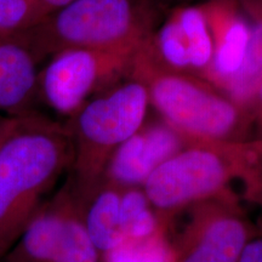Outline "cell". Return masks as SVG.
<instances>
[{"label": "cell", "mask_w": 262, "mask_h": 262, "mask_svg": "<svg viewBox=\"0 0 262 262\" xmlns=\"http://www.w3.org/2000/svg\"><path fill=\"white\" fill-rule=\"evenodd\" d=\"M39 61L19 37L0 35V114L37 112Z\"/></svg>", "instance_id": "10"}, {"label": "cell", "mask_w": 262, "mask_h": 262, "mask_svg": "<svg viewBox=\"0 0 262 262\" xmlns=\"http://www.w3.org/2000/svg\"><path fill=\"white\" fill-rule=\"evenodd\" d=\"M120 226L124 239H141L166 231L142 187L123 188Z\"/></svg>", "instance_id": "15"}, {"label": "cell", "mask_w": 262, "mask_h": 262, "mask_svg": "<svg viewBox=\"0 0 262 262\" xmlns=\"http://www.w3.org/2000/svg\"><path fill=\"white\" fill-rule=\"evenodd\" d=\"M0 262H3V260H2V257H0Z\"/></svg>", "instance_id": "25"}, {"label": "cell", "mask_w": 262, "mask_h": 262, "mask_svg": "<svg viewBox=\"0 0 262 262\" xmlns=\"http://www.w3.org/2000/svg\"><path fill=\"white\" fill-rule=\"evenodd\" d=\"M47 15L41 0H0V35L21 37Z\"/></svg>", "instance_id": "18"}, {"label": "cell", "mask_w": 262, "mask_h": 262, "mask_svg": "<svg viewBox=\"0 0 262 262\" xmlns=\"http://www.w3.org/2000/svg\"><path fill=\"white\" fill-rule=\"evenodd\" d=\"M140 49L74 48L51 55L39 70V100L68 119L91 97L126 77Z\"/></svg>", "instance_id": "6"}, {"label": "cell", "mask_w": 262, "mask_h": 262, "mask_svg": "<svg viewBox=\"0 0 262 262\" xmlns=\"http://www.w3.org/2000/svg\"><path fill=\"white\" fill-rule=\"evenodd\" d=\"M187 35L192 54V72L203 78L212 60V38L208 18L202 5H188L173 10Z\"/></svg>", "instance_id": "16"}, {"label": "cell", "mask_w": 262, "mask_h": 262, "mask_svg": "<svg viewBox=\"0 0 262 262\" xmlns=\"http://www.w3.org/2000/svg\"><path fill=\"white\" fill-rule=\"evenodd\" d=\"M239 181L243 185V201L256 205L262 211V153L249 164Z\"/></svg>", "instance_id": "19"}, {"label": "cell", "mask_w": 262, "mask_h": 262, "mask_svg": "<svg viewBox=\"0 0 262 262\" xmlns=\"http://www.w3.org/2000/svg\"><path fill=\"white\" fill-rule=\"evenodd\" d=\"M248 111L254 118L255 126L260 122H262V80L256 91H255L250 103L248 104Z\"/></svg>", "instance_id": "22"}, {"label": "cell", "mask_w": 262, "mask_h": 262, "mask_svg": "<svg viewBox=\"0 0 262 262\" xmlns=\"http://www.w3.org/2000/svg\"><path fill=\"white\" fill-rule=\"evenodd\" d=\"M22 118H24V116L11 117L5 116V114H0V146L19 126V124L22 122Z\"/></svg>", "instance_id": "21"}, {"label": "cell", "mask_w": 262, "mask_h": 262, "mask_svg": "<svg viewBox=\"0 0 262 262\" xmlns=\"http://www.w3.org/2000/svg\"><path fill=\"white\" fill-rule=\"evenodd\" d=\"M72 162L73 145L64 124L38 112L24 116L0 146V257Z\"/></svg>", "instance_id": "1"}, {"label": "cell", "mask_w": 262, "mask_h": 262, "mask_svg": "<svg viewBox=\"0 0 262 262\" xmlns=\"http://www.w3.org/2000/svg\"><path fill=\"white\" fill-rule=\"evenodd\" d=\"M122 193L123 187L102 179L81 204L84 226L100 255L112 250L124 241L120 226Z\"/></svg>", "instance_id": "12"}, {"label": "cell", "mask_w": 262, "mask_h": 262, "mask_svg": "<svg viewBox=\"0 0 262 262\" xmlns=\"http://www.w3.org/2000/svg\"><path fill=\"white\" fill-rule=\"evenodd\" d=\"M149 106L146 84L129 73L68 118L64 126L73 145L68 178L80 204L98 186L112 153L146 122Z\"/></svg>", "instance_id": "4"}, {"label": "cell", "mask_w": 262, "mask_h": 262, "mask_svg": "<svg viewBox=\"0 0 262 262\" xmlns=\"http://www.w3.org/2000/svg\"><path fill=\"white\" fill-rule=\"evenodd\" d=\"M256 129V133L254 134L253 137H251V142H253V146L255 148V152L257 155H261L262 153V122H260L255 126Z\"/></svg>", "instance_id": "23"}, {"label": "cell", "mask_w": 262, "mask_h": 262, "mask_svg": "<svg viewBox=\"0 0 262 262\" xmlns=\"http://www.w3.org/2000/svg\"><path fill=\"white\" fill-rule=\"evenodd\" d=\"M70 2H72V0H41L42 4H44L45 8L48 9L49 14H50L51 11H54V10L61 8V6L68 4Z\"/></svg>", "instance_id": "24"}, {"label": "cell", "mask_w": 262, "mask_h": 262, "mask_svg": "<svg viewBox=\"0 0 262 262\" xmlns=\"http://www.w3.org/2000/svg\"><path fill=\"white\" fill-rule=\"evenodd\" d=\"M129 73L146 84L150 106L160 119L188 139L243 142L253 137L250 112L203 78L163 70L141 49Z\"/></svg>", "instance_id": "3"}, {"label": "cell", "mask_w": 262, "mask_h": 262, "mask_svg": "<svg viewBox=\"0 0 262 262\" xmlns=\"http://www.w3.org/2000/svg\"><path fill=\"white\" fill-rule=\"evenodd\" d=\"M187 210V225L171 241V262H237L248 242L262 231L232 188Z\"/></svg>", "instance_id": "7"}, {"label": "cell", "mask_w": 262, "mask_h": 262, "mask_svg": "<svg viewBox=\"0 0 262 262\" xmlns=\"http://www.w3.org/2000/svg\"><path fill=\"white\" fill-rule=\"evenodd\" d=\"M172 243L166 231L141 239H124L101 255L102 262H171Z\"/></svg>", "instance_id": "17"}, {"label": "cell", "mask_w": 262, "mask_h": 262, "mask_svg": "<svg viewBox=\"0 0 262 262\" xmlns=\"http://www.w3.org/2000/svg\"><path fill=\"white\" fill-rule=\"evenodd\" d=\"M192 141L160 118L146 119L142 126L112 153L102 179L123 188L142 187L160 164Z\"/></svg>", "instance_id": "8"}, {"label": "cell", "mask_w": 262, "mask_h": 262, "mask_svg": "<svg viewBox=\"0 0 262 262\" xmlns=\"http://www.w3.org/2000/svg\"><path fill=\"white\" fill-rule=\"evenodd\" d=\"M73 186L67 178L52 198L44 201L14 245L2 257L3 262H50L60 242Z\"/></svg>", "instance_id": "11"}, {"label": "cell", "mask_w": 262, "mask_h": 262, "mask_svg": "<svg viewBox=\"0 0 262 262\" xmlns=\"http://www.w3.org/2000/svg\"><path fill=\"white\" fill-rule=\"evenodd\" d=\"M157 0H72L19 39L41 63L66 49L137 50L157 28Z\"/></svg>", "instance_id": "2"}, {"label": "cell", "mask_w": 262, "mask_h": 262, "mask_svg": "<svg viewBox=\"0 0 262 262\" xmlns=\"http://www.w3.org/2000/svg\"><path fill=\"white\" fill-rule=\"evenodd\" d=\"M255 157L251 140H193L160 164L142 188L164 227L171 232L180 212L231 189V183L241 180Z\"/></svg>", "instance_id": "5"}, {"label": "cell", "mask_w": 262, "mask_h": 262, "mask_svg": "<svg viewBox=\"0 0 262 262\" xmlns=\"http://www.w3.org/2000/svg\"><path fill=\"white\" fill-rule=\"evenodd\" d=\"M242 8L250 21V41L243 67L225 94L248 110L262 80V0H243Z\"/></svg>", "instance_id": "13"}, {"label": "cell", "mask_w": 262, "mask_h": 262, "mask_svg": "<svg viewBox=\"0 0 262 262\" xmlns=\"http://www.w3.org/2000/svg\"><path fill=\"white\" fill-rule=\"evenodd\" d=\"M100 261L101 255L88 235L83 220V208L73 189V196L66 212L60 242L50 262Z\"/></svg>", "instance_id": "14"}, {"label": "cell", "mask_w": 262, "mask_h": 262, "mask_svg": "<svg viewBox=\"0 0 262 262\" xmlns=\"http://www.w3.org/2000/svg\"><path fill=\"white\" fill-rule=\"evenodd\" d=\"M237 262H262V231L248 242Z\"/></svg>", "instance_id": "20"}, {"label": "cell", "mask_w": 262, "mask_h": 262, "mask_svg": "<svg viewBox=\"0 0 262 262\" xmlns=\"http://www.w3.org/2000/svg\"><path fill=\"white\" fill-rule=\"evenodd\" d=\"M202 6L212 38V60L203 79L225 94L244 64L250 21L238 0H210Z\"/></svg>", "instance_id": "9"}]
</instances>
